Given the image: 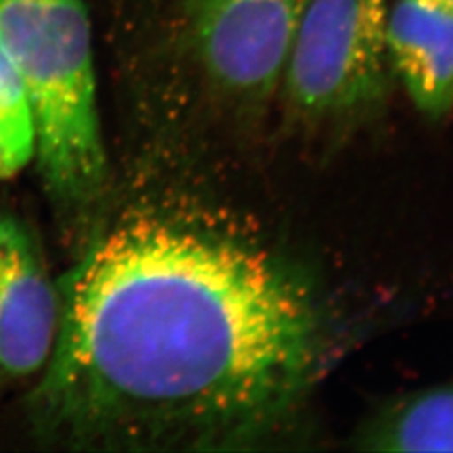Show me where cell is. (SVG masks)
I'll return each mask as SVG.
<instances>
[{
  "label": "cell",
  "instance_id": "6da1fadb",
  "mask_svg": "<svg viewBox=\"0 0 453 453\" xmlns=\"http://www.w3.org/2000/svg\"><path fill=\"white\" fill-rule=\"evenodd\" d=\"M314 359L308 299L273 262L177 215L138 211L71 275L34 417L88 449L226 440L288 405Z\"/></svg>",
  "mask_w": 453,
  "mask_h": 453
},
{
  "label": "cell",
  "instance_id": "9c48e42d",
  "mask_svg": "<svg viewBox=\"0 0 453 453\" xmlns=\"http://www.w3.org/2000/svg\"><path fill=\"white\" fill-rule=\"evenodd\" d=\"M410 2H415V4H420L423 7H428V9H434L438 12L453 16V0H410Z\"/></svg>",
  "mask_w": 453,
  "mask_h": 453
},
{
  "label": "cell",
  "instance_id": "5b68a950",
  "mask_svg": "<svg viewBox=\"0 0 453 453\" xmlns=\"http://www.w3.org/2000/svg\"><path fill=\"white\" fill-rule=\"evenodd\" d=\"M59 301L34 242L12 217L0 215V374L42 372L59 326Z\"/></svg>",
  "mask_w": 453,
  "mask_h": 453
},
{
  "label": "cell",
  "instance_id": "7a4b0ae2",
  "mask_svg": "<svg viewBox=\"0 0 453 453\" xmlns=\"http://www.w3.org/2000/svg\"><path fill=\"white\" fill-rule=\"evenodd\" d=\"M0 39L24 84L49 194L91 203L108 177L91 24L82 0H0Z\"/></svg>",
  "mask_w": 453,
  "mask_h": 453
},
{
  "label": "cell",
  "instance_id": "277c9868",
  "mask_svg": "<svg viewBox=\"0 0 453 453\" xmlns=\"http://www.w3.org/2000/svg\"><path fill=\"white\" fill-rule=\"evenodd\" d=\"M303 0H187L196 63L211 86L242 104L280 88Z\"/></svg>",
  "mask_w": 453,
  "mask_h": 453
},
{
  "label": "cell",
  "instance_id": "3957f363",
  "mask_svg": "<svg viewBox=\"0 0 453 453\" xmlns=\"http://www.w3.org/2000/svg\"><path fill=\"white\" fill-rule=\"evenodd\" d=\"M388 0H303L280 88L292 113L338 119L385 95Z\"/></svg>",
  "mask_w": 453,
  "mask_h": 453
},
{
  "label": "cell",
  "instance_id": "ba28073f",
  "mask_svg": "<svg viewBox=\"0 0 453 453\" xmlns=\"http://www.w3.org/2000/svg\"><path fill=\"white\" fill-rule=\"evenodd\" d=\"M35 153L33 114L16 65L0 39V179H9Z\"/></svg>",
  "mask_w": 453,
  "mask_h": 453
},
{
  "label": "cell",
  "instance_id": "8992f818",
  "mask_svg": "<svg viewBox=\"0 0 453 453\" xmlns=\"http://www.w3.org/2000/svg\"><path fill=\"white\" fill-rule=\"evenodd\" d=\"M387 54L421 113L453 111V16L400 0L388 12Z\"/></svg>",
  "mask_w": 453,
  "mask_h": 453
},
{
  "label": "cell",
  "instance_id": "52a82bcc",
  "mask_svg": "<svg viewBox=\"0 0 453 453\" xmlns=\"http://www.w3.org/2000/svg\"><path fill=\"white\" fill-rule=\"evenodd\" d=\"M361 441L380 452H453V385L396 403L372 421Z\"/></svg>",
  "mask_w": 453,
  "mask_h": 453
}]
</instances>
